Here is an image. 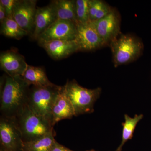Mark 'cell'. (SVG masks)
<instances>
[{
    "instance_id": "cell-1",
    "label": "cell",
    "mask_w": 151,
    "mask_h": 151,
    "mask_svg": "<svg viewBox=\"0 0 151 151\" xmlns=\"http://www.w3.org/2000/svg\"><path fill=\"white\" fill-rule=\"evenodd\" d=\"M1 89V116L14 118L27 105L30 86L22 76L7 75Z\"/></svg>"
},
{
    "instance_id": "cell-2",
    "label": "cell",
    "mask_w": 151,
    "mask_h": 151,
    "mask_svg": "<svg viewBox=\"0 0 151 151\" xmlns=\"http://www.w3.org/2000/svg\"><path fill=\"white\" fill-rule=\"evenodd\" d=\"M31 86L29 91L28 107L52 126V109L62 86L54 84L47 86Z\"/></svg>"
},
{
    "instance_id": "cell-3",
    "label": "cell",
    "mask_w": 151,
    "mask_h": 151,
    "mask_svg": "<svg viewBox=\"0 0 151 151\" xmlns=\"http://www.w3.org/2000/svg\"><path fill=\"white\" fill-rule=\"evenodd\" d=\"M13 119L24 142L34 140L54 131L48 121L33 113L27 105Z\"/></svg>"
},
{
    "instance_id": "cell-4",
    "label": "cell",
    "mask_w": 151,
    "mask_h": 151,
    "mask_svg": "<svg viewBox=\"0 0 151 151\" xmlns=\"http://www.w3.org/2000/svg\"><path fill=\"white\" fill-rule=\"evenodd\" d=\"M109 45L115 67L127 64L139 58L142 54V42L134 36L121 34Z\"/></svg>"
},
{
    "instance_id": "cell-5",
    "label": "cell",
    "mask_w": 151,
    "mask_h": 151,
    "mask_svg": "<svg viewBox=\"0 0 151 151\" xmlns=\"http://www.w3.org/2000/svg\"><path fill=\"white\" fill-rule=\"evenodd\" d=\"M64 86L67 96L73 105L75 116L94 112V104L102 92L101 88H84L75 80L68 81Z\"/></svg>"
},
{
    "instance_id": "cell-6",
    "label": "cell",
    "mask_w": 151,
    "mask_h": 151,
    "mask_svg": "<svg viewBox=\"0 0 151 151\" xmlns=\"http://www.w3.org/2000/svg\"><path fill=\"white\" fill-rule=\"evenodd\" d=\"M23 141L13 118L1 116L0 150L4 151H22Z\"/></svg>"
},
{
    "instance_id": "cell-7",
    "label": "cell",
    "mask_w": 151,
    "mask_h": 151,
    "mask_svg": "<svg viewBox=\"0 0 151 151\" xmlns=\"http://www.w3.org/2000/svg\"><path fill=\"white\" fill-rule=\"evenodd\" d=\"M77 24L70 21L57 19L38 38L39 44L54 40H75Z\"/></svg>"
},
{
    "instance_id": "cell-8",
    "label": "cell",
    "mask_w": 151,
    "mask_h": 151,
    "mask_svg": "<svg viewBox=\"0 0 151 151\" xmlns=\"http://www.w3.org/2000/svg\"><path fill=\"white\" fill-rule=\"evenodd\" d=\"M37 1H18L13 11L14 19L22 28L32 36L35 29Z\"/></svg>"
},
{
    "instance_id": "cell-9",
    "label": "cell",
    "mask_w": 151,
    "mask_h": 151,
    "mask_svg": "<svg viewBox=\"0 0 151 151\" xmlns=\"http://www.w3.org/2000/svg\"><path fill=\"white\" fill-rule=\"evenodd\" d=\"M76 25L77 34L75 40L79 51H92L105 45L90 22Z\"/></svg>"
},
{
    "instance_id": "cell-10",
    "label": "cell",
    "mask_w": 151,
    "mask_h": 151,
    "mask_svg": "<svg viewBox=\"0 0 151 151\" xmlns=\"http://www.w3.org/2000/svg\"><path fill=\"white\" fill-rule=\"evenodd\" d=\"M90 22L104 41L105 45H110L122 34L120 18L114 10L103 18Z\"/></svg>"
},
{
    "instance_id": "cell-11",
    "label": "cell",
    "mask_w": 151,
    "mask_h": 151,
    "mask_svg": "<svg viewBox=\"0 0 151 151\" xmlns=\"http://www.w3.org/2000/svg\"><path fill=\"white\" fill-rule=\"evenodd\" d=\"M0 65L1 69L9 76L17 77L22 76L28 64L24 57L15 49H11L1 53Z\"/></svg>"
},
{
    "instance_id": "cell-12",
    "label": "cell",
    "mask_w": 151,
    "mask_h": 151,
    "mask_svg": "<svg viewBox=\"0 0 151 151\" xmlns=\"http://www.w3.org/2000/svg\"><path fill=\"white\" fill-rule=\"evenodd\" d=\"M50 56L55 60L63 59L79 51L75 40L49 41L40 44Z\"/></svg>"
},
{
    "instance_id": "cell-13",
    "label": "cell",
    "mask_w": 151,
    "mask_h": 151,
    "mask_svg": "<svg viewBox=\"0 0 151 151\" xmlns=\"http://www.w3.org/2000/svg\"><path fill=\"white\" fill-rule=\"evenodd\" d=\"M52 116L53 127L59 121L71 119L75 116L73 105L67 96L64 86L61 87L57 97L52 108Z\"/></svg>"
},
{
    "instance_id": "cell-14",
    "label": "cell",
    "mask_w": 151,
    "mask_h": 151,
    "mask_svg": "<svg viewBox=\"0 0 151 151\" xmlns=\"http://www.w3.org/2000/svg\"><path fill=\"white\" fill-rule=\"evenodd\" d=\"M57 20L56 13L53 4L38 8L36 13L35 29L32 37L37 40L39 36Z\"/></svg>"
},
{
    "instance_id": "cell-15",
    "label": "cell",
    "mask_w": 151,
    "mask_h": 151,
    "mask_svg": "<svg viewBox=\"0 0 151 151\" xmlns=\"http://www.w3.org/2000/svg\"><path fill=\"white\" fill-rule=\"evenodd\" d=\"M22 77L29 86H47L53 84L49 81L42 67L28 65Z\"/></svg>"
},
{
    "instance_id": "cell-16",
    "label": "cell",
    "mask_w": 151,
    "mask_h": 151,
    "mask_svg": "<svg viewBox=\"0 0 151 151\" xmlns=\"http://www.w3.org/2000/svg\"><path fill=\"white\" fill-rule=\"evenodd\" d=\"M54 5L57 19L70 21L77 24L75 1L57 0L51 2Z\"/></svg>"
},
{
    "instance_id": "cell-17",
    "label": "cell",
    "mask_w": 151,
    "mask_h": 151,
    "mask_svg": "<svg viewBox=\"0 0 151 151\" xmlns=\"http://www.w3.org/2000/svg\"><path fill=\"white\" fill-rule=\"evenodd\" d=\"M54 131L34 140L23 142L22 151H51L55 140Z\"/></svg>"
},
{
    "instance_id": "cell-18",
    "label": "cell",
    "mask_w": 151,
    "mask_h": 151,
    "mask_svg": "<svg viewBox=\"0 0 151 151\" xmlns=\"http://www.w3.org/2000/svg\"><path fill=\"white\" fill-rule=\"evenodd\" d=\"M144 115L141 114L135 115L132 118L127 114L124 115L125 122L122 123V139L121 144L116 151H122L123 147L126 143L129 140L132 139L134 135V132L139 122L142 119Z\"/></svg>"
},
{
    "instance_id": "cell-19",
    "label": "cell",
    "mask_w": 151,
    "mask_h": 151,
    "mask_svg": "<svg viewBox=\"0 0 151 151\" xmlns=\"http://www.w3.org/2000/svg\"><path fill=\"white\" fill-rule=\"evenodd\" d=\"M1 24V33L7 37L19 40L28 35L13 18L7 17Z\"/></svg>"
},
{
    "instance_id": "cell-20",
    "label": "cell",
    "mask_w": 151,
    "mask_h": 151,
    "mask_svg": "<svg viewBox=\"0 0 151 151\" xmlns=\"http://www.w3.org/2000/svg\"><path fill=\"white\" fill-rule=\"evenodd\" d=\"M89 22L103 18L113 9L105 2L100 0H89Z\"/></svg>"
},
{
    "instance_id": "cell-21",
    "label": "cell",
    "mask_w": 151,
    "mask_h": 151,
    "mask_svg": "<svg viewBox=\"0 0 151 151\" xmlns=\"http://www.w3.org/2000/svg\"><path fill=\"white\" fill-rule=\"evenodd\" d=\"M89 0L75 1L76 14L77 24L89 22Z\"/></svg>"
},
{
    "instance_id": "cell-22",
    "label": "cell",
    "mask_w": 151,
    "mask_h": 151,
    "mask_svg": "<svg viewBox=\"0 0 151 151\" xmlns=\"http://www.w3.org/2000/svg\"><path fill=\"white\" fill-rule=\"evenodd\" d=\"M18 0H1L0 3L4 7L6 13L7 17L13 18V11L15 6Z\"/></svg>"
},
{
    "instance_id": "cell-23",
    "label": "cell",
    "mask_w": 151,
    "mask_h": 151,
    "mask_svg": "<svg viewBox=\"0 0 151 151\" xmlns=\"http://www.w3.org/2000/svg\"><path fill=\"white\" fill-rule=\"evenodd\" d=\"M51 151H74L67 148L66 147H64L62 145H60L59 143L55 141V142Z\"/></svg>"
},
{
    "instance_id": "cell-24",
    "label": "cell",
    "mask_w": 151,
    "mask_h": 151,
    "mask_svg": "<svg viewBox=\"0 0 151 151\" xmlns=\"http://www.w3.org/2000/svg\"><path fill=\"white\" fill-rule=\"evenodd\" d=\"M6 18L7 15L5 9L3 6L2 4L0 3V22L1 24L3 23Z\"/></svg>"
},
{
    "instance_id": "cell-25",
    "label": "cell",
    "mask_w": 151,
    "mask_h": 151,
    "mask_svg": "<svg viewBox=\"0 0 151 151\" xmlns=\"http://www.w3.org/2000/svg\"><path fill=\"white\" fill-rule=\"evenodd\" d=\"M97 151L95 150H88V151Z\"/></svg>"
},
{
    "instance_id": "cell-26",
    "label": "cell",
    "mask_w": 151,
    "mask_h": 151,
    "mask_svg": "<svg viewBox=\"0 0 151 151\" xmlns=\"http://www.w3.org/2000/svg\"><path fill=\"white\" fill-rule=\"evenodd\" d=\"M0 151H3L2 150H0Z\"/></svg>"
}]
</instances>
